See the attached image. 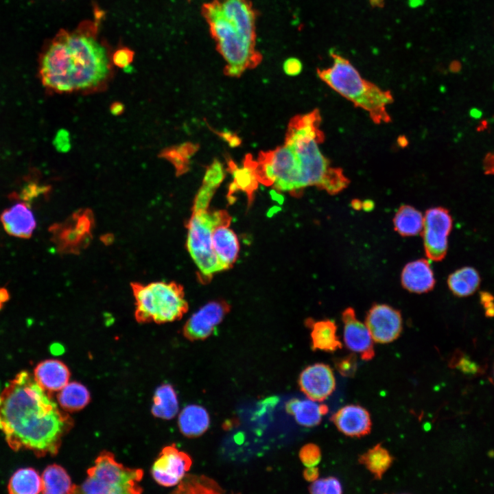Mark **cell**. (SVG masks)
I'll list each match as a JSON object with an SVG mask.
<instances>
[{
	"mask_svg": "<svg viewBox=\"0 0 494 494\" xmlns=\"http://www.w3.org/2000/svg\"><path fill=\"white\" fill-rule=\"evenodd\" d=\"M72 425L70 416L29 371L19 372L0 394V431L14 451L30 450L38 458L56 456Z\"/></svg>",
	"mask_w": 494,
	"mask_h": 494,
	"instance_id": "6da1fadb",
	"label": "cell"
},
{
	"mask_svg": "<svg viewBox=\"0 0 494 494\" xmlns=\"http://www.w3.org/2000/svg\"><path fill=\"white\" fill-rule=\"evenodd\" d=\"M112 56L99 40L93 23L69 32L60 30L46 43L38 57V76L45 88L56 93L100 87L112 71Z\"/></svg>",
	"mask_w": 494,
	"mask_h": 494,
	"instance_id": "7a4b0ae2",
	"label": "cell"
},
{
	"mask_svg": "<svg viewBox=\"0 0 494 494\" xmlns=\"http://www.w3.org/2000/svg\"><path fill=\"white\" fill-rule=\"evenodd\" d=\"M216 48L225 61L224 73L240 77L263 59L256 49L257 12L249 0H212L202 6Z\"/></svg>",
	"mask_w": 494,
	"mask_h": 494,
	"instance_id": "3957f363",
	"label": "cell"
},
{
	"mask_svg": "<svg viewBox=\"0 0 494 494\" xmlns=\"http://www.w3.org/2000/svg\"><path fill=\"white\" fill-rule=\"evenodd\" d=\"M320 122L317 109L294 117L288 125L285 143L294 150L299 160L302 189L316 186L334 195L344 189L349 180L340 168L332 167L320 152L318 145L325 139Z\"/></svg>",
	"mask_w": 494,
	"mask_h": 494,
	"instance_id": "277c9868",
	"label": "cell"
},
{
	"mask_svg": "<svg viewBox=\"0 0 494 494\" xmlns=\"http://www.w3.org/2000/svg\"><path fill=\"white\" fill-rule=\"evenodd\" d=\"M331 55L332 65L318 69V77L355 106L366 110L375 124L390 122L391 119L386 110L393 102L391 93L364 80L346 58L336 53Z\"/></svg>",
	"mask_w": 494,
	"mask_h": 494,
	"instance_id": "5b68a950",
	"label": "cell"
},
{
	"mask_svg": "<svg viewBox=\"0 0 494 494\" xmlns=\"http://www.w3.org/2000/svg\"><path fill=\"white\" fill-rule=\"evenodd\" d=\"M131 287L135 301L134 316L139 323L173 322L188 310L183 287L176 282H133Z\"/></svg>",
	"mask_w": 494,
	"mask_h": 494,
	"instance_id": "8992f818",
	"label": "cell"
},
{
	"mask_svg": "<svg viewBox=\"0 0 494 494\" xmlns=\"http://www.w3.org/2000/svg\"><path fill=\"white\" fill-rule=\"evenodd\" d=\"M231 222V217L225 210L193 211L187 224V248L203 280H210L222 270L213 250L212 233L215 226Z\"/></svg>",
	"mask_w": 494,
	"mask_h": 494,
	"instance_id": "52a82bcc",
	"label": "cell"
},
{
	"mask_svg": "<svg viewBox=\"0 0 494 494\" xmlns=\"http://www.w3.org/2000/svg\"><path fill=\"white\" fill-rule=\"evenodd\" d=\"M88 477L78 492L89 494H136L142 492L139 482L143 472L140 469L124 467L115 456L103 451L87 470Z\"/></svg>",
	"mask_w": 494,
	"mask_h": 494,
	"instance_id": "ba28073f",
	"label": "cell"
},
{
	"mask_svg": "<svg viewBox=\"0 0 494 494\" xmlns=\"http://www.w3.org/2000/svg\"><path fill=\"white\" fill-rule=\"evenodd\" d=\"M259 183L273 186L277 191H287L294 196L301 195L300 162L294 150L289 145L259 154L255 169Z\"/></svg>",
	"mask_w": 494,
	"mask_h": 494,
	"instance_id": "9c48e42d",
	"label": "cell"
},
{
	"mask_svg": "<svg viewBox=\"0 0 494 494\" xmlns=\"http://www.w3.org/2000/svg\"><path fill=\"white\" fill-rule=\"evenodd\" d=\"M93 216L90 210H80L65 222L49 227L51 239L61 254H78L92 238Z\"/></svg>",
	"mask_w": 494,
	"mask_h": 494,
	"instance_id": "30bf717a",
	"label": "cell"
},
{
	"mask_svg": "<svg viewBox=\"0 0 494 494\" xmlns=\"http://www.w3.org/2000/svg\"><path fill=\"white\" fill-rule=\"evenodd\" d=\"M452 223L449 211L444 207H432L425 211L421 235L425 255L430 259L440 261L445 257Z\"/></svg>",
	"mask_w": 494,
	"mask_h": 494,
	"instance_id": "8fae6325",
	"label": "cell"
},
{
	"mask_svg": "<svg viewBox=\"0 0 494 494\" xmlns=\"http://www.w3.org/2000/svg\"><path fill=\"white\" fill-rule=\"evenodd\" d=\"M365 325L374 342L387 344L397 340L403 329L399 310L386 304H374L366 313Z\"/></svg>",
	"mask_w": 494,
	"mask_h": 494,
	"instance_id": "7c38bea8",
	"label": "cell"
},
{
	"mask_svg": "<svg viewBox=\"0 0 494 494\" xmlns=\"http://www.w3.org/2000/svg\"><path fill=\"white\" fill-rule=\"evenodd\" d=\"M192 464L190 456L175 445L166 446L155 460L152 474L155 481L165 486L178 484Z\"/></svg>",
	"mask_w": 494,
	"mask_h": 494,
	"instance_id": "4fadbf2b",
	"label": "cell"
},
{
	"mask_svg": "<svg viewBox=\"0 0 494 494\" xmlns=\"http://www.w3.org/2000/svg\"><path fill=\"white\" fill-rule=\"evenodd\" d=\"M229 310V305L224 301L208 303L186 322L183 327L185 337L191 341L208 338Z\"/></svg>",
	"mask_w": 494,
	"mask_h": 494,
	"instance_id": "5bb4252c",
	"label": "cell"
},
{
	"mask_svg": "<svg viewBox=\"0 0 494 494\" xmlns=\"http://www.w3.org/2000/svg\"><path fill=\"white\" fill-rule=\"evenodd\" d=\"M342 320L346 346L364 360H371L375 355L374 340L365 323L357 318L355 310L350 307L342 311Z\"/></svg>",
	"mask_w": 494,
	"mask_h": 494,
	"instance_id": "9a60e30c",
	"label": "cell"
},
{
	"mask_svg": "<svg viewBox=\"0 0 494 494\" xmlns=\"http://www.w3.org/2000/svg\"><path fill=\"white\" fill-rule=\"evenodd\" d=\"M298 384L307 397L316 401L329 397L336 389V379L329 366L317 363L307 366L300 375Z\"/></svg>",
	"mask_w": 494,
	"mask_h": 494,
	"instance_id": "2e32d148",
	"label": "cell"
},
{
	"mask_svg": "<svg viewBox=\"0 0 494 494\" xmlns=\"http://www.w3.org/2000/svg\"><path fill=\"white\" fill-rule=\"evenodd\" d=\"M0 221L9 235L21 239L30 238L36 226L30 205L21 201L4 209L1 213Z\"/></svg>",
	"mask_w": 494,
	"mask_h": 494,
	"instance_id": "e0dca14e",
	"label": "cell"
},
{
	"mask_svg": "<svg viewBox=\"0 0 494 494\" xmlns=\"http://www.w3.org/2000/svg\"><path fill=\"white\" fill-rule=\"evenodd\" d=\"M337 429L346 436L361 437L371 429L369 412L359 405H347L335 412L331 418Z\"/></svg>",
	"mask_w": 494,
	"mask_h": 494,
	"instance_id": "ac0fdd59",
	"label": "cell"
},
{
	"mask_svg": "<svg viewBox=\"0 0 494 494\" xmlns=\"http://www.w3.org/2000/svg\"><path fill=\"white\" fill-rule=\"evenodd\" d=\"M257 161L253 160L250 154L246 156L242 168L238 167L231 159L228 161V169L233 177V181L229 186L227 195L230 203H233L235 200L233 193L241 190L246 193L248 205L250 207L259 183L255 173Z\"/></svg>",
	"mask_w": 494,
	"mask_h": 494,
	"instance_id": "d6986e66",
	"label": "cell"
},
{
	"mask_svg": "<svg viewBox=\"0 0 494 494\" xmlns=\"http://www.w3.org/2000/svg\"><path fill=\"white\" fill-rule=\"evenodd\" d=\"M402 286L408 292L423 294L433 290L435 278L429 261L419 259L408 263L401 274Z\"/></svg>",
	"mask_w": 494,
	"mask_h": 494,
	"instance_id": "ffe728a7",
	"label": "cell"
},
{
	"mask_svg": "<svg viewBox=\"0 0 494 494\" xmlns=\"http://www.w3.org/2000/svg\"><path fill=\"white\" fill-rule=\"evenodd\" d=\"M33 376L37 384L49 394L60 391L68 384L70 372L62 362L49 359L35 366Z\"/></svg>",
	"mask_w": 494,
	"mask_h": 494,
	"instance_id": "44dd1931",
	"label": "cell"
},
{
	"mask_svg": "<svg viewBox=\"0 0 494 494\" xmlns=\"http://www.w3.org/2000/svg\"><path fill=\"white\" fill-rule=\"evenodd\" d=\"M229 226L228 224H220L212 233L213 250L222 270L232 267L239 250L238 238Z\"/></svg>",
	"mask_w": 494,
	"mask_h": 494,
	"instance_id": "7402d4cb",
	"label": "cell"
},
{
	"mask_svg": "<svg viewBox=\"0 0 494 494\" xmlns=\"http://www.w3.org/2000/svg\"><path fill=\"white\" fill-rule=\"evenodd\" d=\"M306 324L311 329V346L314 351L333 352L342 348L337 336L336 324L329 319L314 321L307 319Z\"/></svg>",
	"mask_w": 494,
	"mask_h": 494,
	"instance_id": "603a6c76",
	"label": "cell"
},
{
	"mask_svg": "<svg viewBox=\"0 0 494 494\" xmlns=\"http://www.w3.org/2000/svg\"><path fill=\"white\" fill-rule=\"evenodd\" d=\"M286 410L294 416L298 423L305 427L318 425L328 412V407L312 399H294L286 403Z\"/></svg>",
	"mask_w": 494,
	"mask_h": 494,
	"instance_id": "cb8c5ba5",
	"label": "cell"
},
{
	"mask_svg": "<svg viewBox=\"0 0 494 494\" xmlns=\"http://www.w3.org/2000/svg\"><path fill=\"white\" fill-rule=\"evenodd\" d=\"M178 422L183 434L188 437H196L208 429L210 419L207 411L203 407L189 405L183 409Z\"/></svg>",
	"mask_w": 494,
	"mask_h": 494,
	"instance_id": "d4e9b609",
	"label": "cell"
},
{
	"mask_svg": "<svg viewBox=\"0 0 494 494\" xmlns=\"http://www.w3.org/2000/svg\"><path fill=\"white\" fill-rule=\"evenodd\" d=\"M42 493L45 494H70L78 492L66 470L60 465H48L42 475Z\"/></svg>",
	"mask_w": 494,
	"mask_h": 494,
	"instance_id": "484cf974",
	"label": "cell"
},
{
	"mask_svg": "<svg viewBox=\"0 0 494 494\" xmlns=\"http://www.w3.org/2000/svg\"><path fill=\"white\" fill-rule=\"evenodd\" d=\"M480 277L472 267L465 266L455 270L447 279V285L454 295L458 297L469 296L479 288Z\"/></svg>",
	"mask_w": 494,
	"mask_h": 494,
	"instance_id": "4316f807",
	"label": "cell"
},
{
	"mask_svg": "<svg viewBox=\"0 0 494 494\" xmlns=\"http://www.w3.org/2000/svg\"><path fill=\"white\" fill-rule=\"evenodd\" d=\"M424 216L410 205H401L393 218L394 229L403 237L415 236L421 233Z\"/></svg>",
	"mask_w": 494,
	"mask_h": 494,
	"instance_id": "83f0119b",
	"label": "cell"
},
{
	"mask_svg": "<svg viewBox=\"0 0 494 494\" xmlns=\"http://www.w3.org/2000/svg\"><path fill=\"white\" fill-rule=\"evenodd\" d=\"M7 489L10 494L42 493L41 476L32 467L19 469L10 477Z\"/></svg>",
	"mask_w": 494,
	"mask_h": 494,
	"instance_id": "f1b7e54d",
	"label": "cell"
},
{
	"mask_svg": "<svg viewBox=\"0 0 494 494\" xmlns=\"http://www.w3.org/2000/svg\"><path fill=\"white\" fill-rule=\"evenodd\" d=\"M91 399L88 389L76 381L68 383L57 395L60 408L66 412H75L83 409Z\"/></svg>",
	"mask_w": 494,
	"mask_h": 494,
	"instance_id": "f546056e",
	"label": "cell"
},
{
	"mask_svg": "<svg viewBox=\"0 0 494 494\" xmlns=\"http://www.w3.org/2000/svg\"><path fill=\"white\" fill-rule=\"evenodd\" d=\"M178 411V402L173 387L167 384L160 386L154 393L152 414L161 419H171Z\"/></svg>",
	"mask_w": 494,
	"mask_h": 494,
	"instance_id": "4dcf8cb0",
	"label": "cell"
},
{
	"mask_svg": "<svg viewBox=\"0 0 494 494\" xmlns=\"http://www.w3.org/2000/svg\"><path fill=\"white\" fill-rule=\"evenodd\" d=\"M358 461L375 478L381 479L391 466L393 458L386 448L377 444L360 455Z\"/></svg>",
	"mask_w": 494,
	"mask_h": 494,
	"instance_id": "1f68e13d",
	"label": "cell"
},
{
	"mask_svg": "<svg viewBox=\"0 0 494 494\" xmlns=\"http://www.w3.org/2000/svg\"><path fill=\"white\" fill-rule=\"evenodd\" d=\"M176 493H221L222 488L212 479L204 475H185L179 482Z\"/></svg>",
	"mask_w": 494,
	"mask_h": 494,
	"instance_id": "d6a6232c",
	"label": "cell"
},
{
	"mask_svg": "<svg viewBox=\"0 0 494 494\" xmlns=\"http://www.w3.org/2000/svg\"><path fill=\"white\" fill-rule=\"evenodd\" d=\"M197 150V145L185 143L176 148H171L164 152L163 155L175 166L180 174L186 172L188 160Z\"/></svg>",
	"mask_w": 494,
	"mask_h": 494,
	"instance_id": "836d02e7",
	"label": "cell"
},
{
	"mask_svg": "<svg viewBox=\"0 0 494 494\" xmlns=\"http://www.w3.org/2000/svg\"><path fill=\"white\" fill-rule=\"evenodd\" d=\"M49 191L48 186L41 185L35 181L27 183L20 190L19 193H13L11 197L27 204H30L34 199L37 198L42 194H45Z\"/></svg>",
	"mask_w": 494,
	"mask_h": 494,
	"instance_id": "e575fe53",
	"label": "cell"
},
{
	"mask_svg": "<svg viewBox=\"0 0 494 494\" xmlns=\"http://www.w3.org/2000/svg\"><path fill=\"white\" fill-rule=\"evenodd\" d=\"M309 491L313 494H340L342 493V487L336 478L328 477L312 482Z\"/></svg>",
	"mask_w": 494,
	"mask_h": 494,
	"instance_id": "d590c367",
	"label": "cell"
},
{
	"mask_svg": "<svg viewBox=\"0 0 494 494\" xmlns=\"http://www.w3.org/2000/svg\"><path fill=\"white\" fill-rule=\"evenodd\" d=\"M225 177V173L222 163L217 160L213 162L207 167L202 185H207L216 189Z\"/></svg>",
	"mask_w": 494,
	"mask_h": 494,
	"instance_id": "8d00e7d4",
	"label": "cell"
},
{
	"mask_svg": "<svg viewBox=\"0 0 494 494\" xmlns=\"http://www.w3.org/2000/svg\"><path fill=\"white\" fill-rule=\"evenodd\" d=\"M334 364L336 369L342 376L352 377L355 375L357 368V356L353 353L336 358Z\"/></svg>",
	"mask_w": 494,
	"mask_h": 494,
	"instance_id": "74e56055",
	"label": "cell"
},
{
	"mask_svg": "<svg viewBox=\"0 0 494 494\" xmlns=\"http://www.w3.org/2000/svg\"><path fill=\"white\" fill-rule=\"evenodd\" d=\"M299 457L307 467L316 466L321 459L320 449L315 444H307L301 448Z\"/></svg>",
	"mask_w": 494,
	"mask_h": 494,
	"instance_id": "f35d334b",
	"label": "cell"
},
{
	"mask_svg": "<svg viewBox=\"0 0 494 494\" xmlns=\"http://www.w3.org/2000/svg\"><path fill=\"white\" fill-rule=\"evenodd\" d=\"M215 189L202 185L194 200L193 211L207 209Z\"/></svg>",
	"mask_w": 494,
	"mask_h": 494,
	"instance_id": "ab89813d",
	"label": "cell"
},
{
	"mask_svg": "<svg viewBox=\"0 0 494 494\" xmlns=\"http://www.w3.org/2000/svg\"><path fill=\"white\" fill-rule=\"evenodd\" d=\"M134 54L132 50L127 48L117 49L112 56V62L119 67L128 66L133 59Z\"/></svg>",
	"mask_w": 494,
	"mask_h": 494,
	"instance_id": "60d3db41",
	"label": "cell"
},
{
	"mask_svg": "<svg viewBox=\"0 0 494 494\" xmlns=\"http://www.w3.org/2000/svg\"><path fill=\"white\" fill-rule=\"evenodd\" d=\"M480 301L486 317H494V296L490 292L482 291L480 293Z\"/></svg>",
	"mask_w": 494,
	"mask_h": 494,
	"instance_id": "b9f144b4",
	"label": "cell"
},
{
	"mask_svg": "<svg viewBox=\"0 0 494 494\" xmlns=\"http://www.w3.org/2000/svg\"><path fill=\"white\" fill-rule=\"evenodd\" d=\"M302 62L296 58H290L283 62V69L284 72L290 76L298 75L302 71Z\"/></svg>",
	"mask_w": 494,
	"mask_h": 494,
	"instance_id": "7bdbcfd3",
	"label": "cell"
},
{
	"mask_svg": "<svg viewBox=\"0 0 494 494\" xmlns=\"http://www.w3.org/2000/svg\"><path fill=\"white\" fill-rule=\"evenodd\" d=\"M55 145L60 151H67L69 148V139L67 132L60 131L55 138Z\"/></svg>",
	"mask_w": 494,
	"mask_h": 494,
	"instance_id": "ee69618b",
	"label": "cell"
},
{
	"mask_svg": "<svg viewBox=\"0 0 494 494\" xmlns=\"http://www.w3.org/2000/svg\"><path fill=\"white\" fill-rule=\"evenodd\" d=\"M483 170L486 175H494V151L489 152L484 156Z\"/></svg>",
	"mask_w": 494,
	"mask_h": 494,
	"instance_id": "f6af8a7d",
	"label": "cell"
},
{
	"mask_svg": "<svg viewBox=\"0 0 494 494\" xmlns=\"http://www.w3.org/2000/svg\"><path fill=\"white\" fill-rule=\"evenodd\" d=\"M218 134L233 148L238 146L241 143V139L235 134L231 132H221Z\"/></svg>",
	"mask_w": 494,
	"mask_h": 494,
	"instance_id": "bcb514c9",
	"label": "cell"
},
{
	"mask_svg": "<svg viewBox=\"0 0 494 494\" xmlns=\"http://www.w3.org/2000/svg\"><path fill=\"white\" fill-rule=\"evenodd\" d=\"M319 475V471L316 466L309 467L304 471V478L309 482H314L318 479Z\"/></svg>",
	"mask_w": 494,
	"mask_h": 494,
	"instance_id": "7dc6e473",
	"label": "cell"
},
{
	"mask_svg": "<svg viewBox=\"0 0 494 494\" xmlns=\"http://www.w3.org/2000/svg\"><path fill=\"white\" fill-rule=\"evenodd\" d=\"M10 297L8 290L5 287H0V302L2 303H5L10 299Z\"/></svg>",
	"mask_w": 494,
	"mask_h": 494,
	"instance_id": "c3c4849f",
	"label": "cell"
},
{
	"mask_svg": "<svg viewBox=\"0 0 494 494\" xmlns=\"http://www.w3.org/2000/svg\"><path fill=\"white\" fill-rule=\"evenodd\" d=\"M270 193L274 200L277 201L279 204H282L283 202V196L281 193H278L276 189L271 190Z\"/></svg>",
	"mask_w": 494,
	"mask_h": 494,
	"instance_id": "681fc988",
	"label": "cell"
},
{
	"mask_svg": "<svg viewBox=\"0 0 494 494\" xmlns=\"http://www.w3.org/2000/svg\"><path fill=\"white\" fill-rule=\"evenodd\" d=\"M124 107L119 103H115L111 106V112L114 115H119L123 110Z\"/></svg>",
	"mask_w": 494,
	"mask_h": 494,
	"instance_id": "f907efd6",
	"label": "cell"
},
{
	"mask_svg": "<svg viewBox=\"0 0 494 494\" xmlns=\"http://www.w3.org/2000/svg\"><path fill=\"white\" fill-rule=\"evenodd\" d=\"M362 208L366 211H370L373 208V203L366 200L362 202Z\"/></svg>",
	"mask_w": 494,
	"mask_h": 494,
	"instance_id": "816d5d0a",
	"label": "cell"
},
{
	"mask_svg": "<svg viewBox=\"0 0 494 494\" xmlns=\"http://www.w3.org/2000/svg\"><path fill=\"white\" fill-rule=\"evenodd\" d=\"M425 0H409V4L411 7H417L423 4Z\"/></svg>",
	"mask_w": 494,
	"mask_h": 494,
	"instance_id": "f5cc1de1",
	"label": "cell"
},
{
	"mask_svg": "<svg viewBox=\"0 0 494 494\" xmlns=\"http://www.w3.org/2000/svg\"><path fill=\"white\" fill-rule=\"evenodd\" d=\"M352 206L355 209H362V202L356 200L355 202L353 201Z\"/></svg>",
	"mask_w": 494,
	"mask_h": 494,
	"instance_id": "db71d44e",
	"label": "cell"
},
{
	"mask_svg": "<svg viewBox=\"0 0 494 494\" xmlns=\"http://www.w3.org/2000/svg\"><path fill=\"white\" fill-rule=\"evenodd\" d=\"M471 115L473 117H479L481 115V112L477 109H473L471 111Z\"/></svg>",
	"mask_w": 494,
	"mask_h": 494,
	"instance_id": "11a10c76",
	"label": "cell"
},
{
	"mask_svg": "<svg viewBox=\"0 0 494 494\" xmlns=\"http://www.w3.org/2000/svg\"><path fill=\"white\" fill-rule=\"evenodd\" d=\"M2 307H3V303L1 302H0V310L1 309Z\"/></svg>",
	"mask_w": 494,
	"mask_h": 494,
	"instance_id": "9f6ffc18",
	"label": "cell"
}]
</instances>
